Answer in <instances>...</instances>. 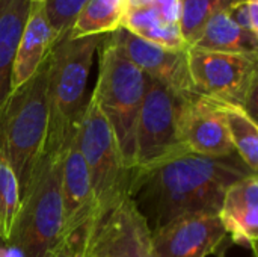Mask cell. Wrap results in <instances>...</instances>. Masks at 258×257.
Here are the masks:
<instances>
[{
	"instance_id": "484cf974",
	"label": "cell",
	"mask_w": 258,
	"mask_h": 257,
	"mask_svg": "<svg viewBox=\"0 0 258 257\" xmlns=\"http://www.w3.org/2000/svg\"><path fill=\"white\" fill-rule=\"evenodd\" d=\"M127 8H151L168 21L178 24L180 0H127Z\"/></svg>"
},
{
	"instance_id": "cb8c5ba5",
	"label": "cell",
	"mask_w": 258,
	"mask_h": 257,
	"mask_svg": "<svg viewBox=\"0 0 258 257\" xmlns=\"http://www.w3.org/2000/svg\"><path fill=\"white\" fill-rule=\"evenodd\" d=\"M94 215L95 211L76 226L63 230L57 242L51 247L45 257H83Z\"/></svg>"
},
{
	"instance_id": "7c38bea8",
	"label": "cell",
	"mask_w": 258,
	"mask_h": 257,
	"mask_svg": "<svg viewBox=\"0 0 258 257\" xmlns=\"http://www.w3.org/2000/svg\"><path fill=\"white\" fill-rule=\"evenodd\" d=\"M113 44L150 79L162 82L178 94L195 92L189 70L186 50H171L145 41L119 27L109 33Z\"/></svg>"
},
{
	"instance_id": "f546056e",
	"label": "cell",
	"mask_w": 258,
	"mask_h": 257,
	"mask_svg": "<svg viewBox=\"0 0 258 257\" xmlns=\"http://www.w3.org/2000/svg\"><path fill=\"white\" fill-rule=\"evenodd\" d=\"M0 2H2V0H0Z\"/></svg>"
},
{
	"instance_id": "7402d4cb",
	"label": "cell",
	"mask_w": 258,
	"mask_h": 257,
	"mask_svg": "<svg viewBox=\"0 0 258 257\" xmlns=\"http://www.w3.org/2000/svg\"><path fill=\"white\" fill-rule=\"evenodd\" d=\"M242 0H180V32L189 47L204 24L218 12L230 9Z\"/></svg>"
},
{
	"instance_id": "ba28073f",
	"label": "cell",
	"mask_w": 258,
	"mask_h": 257,
	"mask_svg": "<svg viewBox=\"0 0 258 257\" xmlns=\"http://www.w3.org/2000/svg\"><path fill=\"white\" fill-rule=\"evenodd\" d=\"M181 95L184 94L148 77L136 121L135 168H147L187 151L180 142L177 129Z\"/></svg>"
},
{
	"instance_id": "30bf717a",
	"label": "cell",
	"mask_w": 258,
	"mask_h": 257,
	"mask_svg": "<svg viewBox=\"0 0 258 257\" xmlns=\"http://www.w3.org/2000/svg\"><path fill=\"white\" fill-rule=\"evenodd\" d=\"M181 145L206 158L224 159L234 155L218 100L190 92L181 95L177 117Z\"/></svg>"
},
{
	"instance_id": "d6986e66",
	"label": "cell",
	"mask_w": 258,
	"mask_h": 257,
	"mask_svg": "<svg viewBox=\"0 0 258 257\" xmlns=\"http://www.w3.org/2000/svg\"><path fill=\"white\" fill-rule=\"evenodd\" d=\"M230 141L240 161L251 173L258 171V127L254 115L243 106L218 100Z\"/></svg>"
},
{
	"instance_id": "277c9868",
	"label": "cell",
	"mask_w": 258,
	"mask_h": 257,
	"mask_svg": "<svg viewBox=\"0 0 258 257\" xmlns=\"http://www.w3.org/2000/svg\"><path fill=\"white\" fill-rule=\"evenodd\" d=\"M100 48L98 77L91 95L110 124L125 165L133 170L136 121L148 76L113 44L109 35H104Z\"/></svg>"
},
{
	"instance_id": "5bb4252c",
	"label": "cell",
	"mask_w": 258,
	"mask_h": 257,
	"mask_svg": "<svg viewBox=\"0 0 258 257\" xmlns=\"http://www.w3.org/2000/svg\"><path fill=\"white\" fill-rule=\"evenodd\" d=\"M56 44V35L51 30L42 2L32 3L29 17L20 36L11 80V92L24 85L41 67Z\"/></svg>"
},
{
	"instance_id": "6da1fadb",
	"label": "cell",
	"mask_w": 258,
	"mask_h": 257,
	"mask_svg": "<svg viewBox=\"0 0 258 257\" xmlns=\"http://www.w3.org/2000/svg\"><path fill=\"white\" fill-rule=\"evenodd\" d=\"M249 173L233 156L215 159L184 151L151 167L135 168L127 195L150 232H156L184 215L218 214L228 186Z\"/></svg>"
},
{
	"instance_id": "8fae6325",
	"label": "cell",
	"mask_w": 258,
	"mask_h": 257,
	"mask_svg": "<svg viewBox=\"0 0 258 257\" xmlns=\"http://www.w3.org/2000/svg\"><path fill=\"white\" fill-rule=\"evenodd\" d=\"M225 236L218 214H190L151 232L153 254L154 257H207L221 247Z\"/></svg>"
},
{
	"instance_id": "83f0119b",
	"label": "cell",
	"mask_w": 258,
	"mask_h": 257,
	"mask_svg": "<svg viewBox=\"0 0 258 257\" xmlns=\"http://www.w3.org/2000/svg\"><path fill=\"white\" fill-rule=\"evenodd\" d=\"M32 3H38V2H42V0H30Z\"/></svg>"
},
{
	"instance_id": "4fadbf2b",
	"label": "cell",
	"mask_w": 258,
	"mask_h": 257,
	"mask_svg": "<svg viewBox=\"0 0 258 257\" xmlns=\"http://www.w3.org/2000/svg\"><path fill=\"white\" fill-rule=\"evenodd\" d=\"M218 217L225 233L236 244L248 245L257 257L258 177L255 173H249L228 186Z\"/></svg>"
},
{
	"instance_id": "4316f807",
	"label": "cell",
	"mask_w": 258,
	"mask_h": 257,
	"mask_svg": "<svg viewBox=\"0 0 258 257\" xmlns=\"http://www.w3.org/2000/svg\"><path fill=\"white\" fill-rule=\"evenodd\" d=\"M0 257H23V254L15 245L0 239Z\"/></svg>"
},
{
	"instance_id": "2e32d148",
	"label": "cell",
	"mask_w": 258,
	"mask_h": 257,
	"mask_svg": "<svg viewBox=\"0 0 258 257\" xmlns=\"http://www.w3.org/2000/svg\"><path fill=\"white\" fill-rule=\"evenodd\" d=\"M29 11L30 0L0 2V117L11 95L14 61Z\"/></svg>"
},
{
	"instance_id": "d4e9b609",
	"label": "cell",
	"mask_w": 258,
	"mask_h": 257,
	"mask_svg": "<svg viewBox=\"0 0 258 257\" xmlns=\"http://www.w3.org/2000/svg\"><path fill=\"white\" fill-rule=\"evenodd\" d=\"M228 12L237 26L258 36V0H242L231 6Z\"/></svg>"
},
{
	"instance_id": "e0dca14e",
	"label": "cell",
	"mask_w": 258,
	"mask_h": 257,
	"mask_svg": "<svg viewBox=\"0 0 258 257\" xmlns=\"http://www.w3.org/2000/svg\"><path fill=\"white\" fill-rule=\"evenodd\" d=\"M189 47L225 53H258V36L237 26L225 9L204 24Z\"/></svg>"
},
{
	"instance_id": "44dd1931",
	"label": "cell",
	"mask_w": 258,
	"mask_h": 257,
	"mask_svg": "<svg viewBox=\"0 0 258 257\" xmlns=\"http://www.w3.org/2000/svg\"><path fill=\"white\" fill-rule=\"evenodd\" d=\"M20 204L21 191L18 179L9 161L0 151V239L5 242L12 236Z\"/></svg>"
},
{
	"instance_id": "7a4b0ae2",
	"label": "cell",
	"mask_w": 258,
	"mask_h": 257,
	"mask_svg": "<svg viewBox=\"0 0 258 257\" xmlns=\"http://www.w3.org/2000/svg\"><path fill=\"white\" fill-rule=\"evenodd\" d=\"M104 35L65 36L48 56V130L44 155L65 153L76 136L89 97L88 77Z\"/></svg>"
},
{
	"instance_id": "5b68a950",
	"label": "cell",
	"mask_w": 258,
	"mask_h": 257,
	"mask_svg": "<svg viewBox=\"0 0 258 257\" xmlns=\"http://www.w3.org/2000/svg\"><path fill=\"white\" fill-rule=\"evenodd\" d=\"M63 153L44 155L27 189L21 194L12 236L23 257H45L63 232L60 192Z\"/></svg>"
},
{
	"instance_id": "ac0fdd59",
	"label": "cell",
	"mask_w": 258,
	"mask_h": 257,
	"mask_svg": "<svg viewBox=\"0 0 258 257\" xmlns=\"http://www.w3.org/2000/svg\"><path fill=\"white\" fill-rule=\"evenodd\" d=\"M121 27L145 41L171 50L187 48L180 32V24L168 21L151 8H127Z\"/></svg>"
},
{
	"instance_id": "52a82bcc",
	"label": "cell",
	"mask_w": 258,
	"mask_h": 257,
	"mask_svg": "<svg viewBox=\"0 0 258 257\" xmlns=\"http://www.w3.org/2000/svg\"><path fill=\"white\" fill-rule=\"evenodd\" d=\"M186 56L197 94L236 103L251 112L257 94L258 53H225L187 47Z\"/></svg>"
},
{
	"instance_id": "f1b7e54d",
	"label": "cell",
	"mask_w": 258,
	"mask_h": 257,
	"mask_svg": "<svg viewBox=\"0 0 258 257\" xmlns=\"http://www.w3.org/2000/svg\"><path fill=\"white\" fill-rule=\"evenodd\" d=\"M219 257H224V254H221V256H219Z\"/></svg>"
},
{
	"instance_id": "ffe728a7",
	"label": "cell",
	"mask_w": 258,
	"mask_h": 257,
	"mask_svg": "<svg viewBox=\"0 0 258 257\" xmlns=\"http://www.w3.org/2000/svg\"><path fill=\"white\" fill-rule=\"evenodd\" d=\"M125 11L127 0H88L68 36L109 35L121 27Z\"/></svg>"
},
{
	"instance_id": "3957f363",
	"label": "cell",
	"mask_w": 258,
	"mask_h": 257,
	"mask_svg": "<svg viewBox=\"0 0 258 257\" xmlns=\"http://www.w3.org/2000/svg\"><path fill=\"white\" fill-rule=\"evenodd\" d=\"M48 56L24 85L11 92L0 117V151L15 173L21 194L44 156L47 141Z\"/></svg>"
},
{
	"instance_id": "9a60e30c",
	"label": "cell",
	"mask_w": 258,
	"mask_h": 257,
	"mask_svg": "<svg viewBox=\"0 0 258 257\" xmlns=\"http://www.w3.org/2000/svg\"><path fill=\"white\" fill-rule=\"evenodd\" d=\"M60 192L63 203V230L76 226L97 209L91 176L74 139L63 153Z\"/></svg>"
},
{
	"instance_id": "8992f818",
	"label": "cell",
	"mask_w": 258,
	"mask_h": 257,
	"mask_svg": "<svg viewBox=\"0 0 258 257\" xmlns=\"http://www.w3.org/2000/svg\"><path fill=\"white\" fill-rule=\"evenodd\" d=\"M74 141L91 176L95 206L101 209L127 195L133 170L125 165L115 133L92 95H89Z\"/></svg>"
},
{
	"instance_id": "603a6c76",
	"label": "cell",
	"mask_w": 258,
	"mask_h": 257,
	"mask_svg": "<svg viewBox=\"0 0 258 257\" xmlns=\"http://www.w3.org/2000/svg\"><path fill=\"white\" fill-rule=\"evenodd\" d=\"M88 0H42L47 21L56 35V42L70 35L74 21Z\"/></svg>"
},
{
	"instance_id": "9c48e42d",
	"label": "cell",
	"mask_w": 258,
	"mask_h": 257,
	"mask_svg": "<svg viewBox=\"0 0 258 257\" xmlns=\"http://www.w3.org/2000/svg\"><path fill=\"white\" fill-rule=\"evenodd\" d=\"M83 257H154L151 232L128 195L95 209Z\"/></svg>"
}]
</instances>
